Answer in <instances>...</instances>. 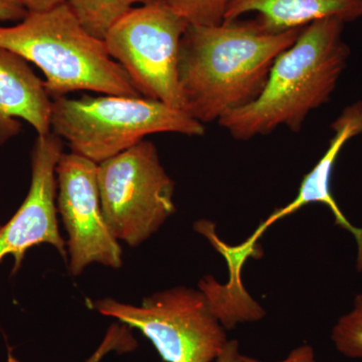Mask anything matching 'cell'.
<instances>
[{
  "instance_id": "1",
  "label": "cell",
  "mask_w": 362,
  "mask_h": 362,
  "mask_svg": "<svg viewBox=\"0 0 362 362\" xmlns=\"http://www.w3.org/2000/svg\"><path fill=\"white\" fill-rule=\"evenodd\" d=\"M301 30L267 32L254 18L188 25L178 58L183 110L204 125L251 104Z\"/></svg>"
},
{
  "instance_id": "2",
  "label": "cell",
  "mask_w": 362,
  "mask_h": 362,
  "mask_svg": "<svg viewBox=\"0 0 362 362\" xmlns=\"http://www.w3.org/2000/svg\"><path fill=\"white\" fill-rule=\"evenodd\" d=\"M344 25L328 18L304 26L276 59L259 96L221 117L218 125L240 141L271 134L282 126L299 132L309 114L329 102L346 69L350 49L343 40Z\"/></svg>"
},
{
  "instance_id": "3",
  "label": "cell",
  "mask_w": 362,
  "mask_h": 362,
  "mask_svg": "<svg viewBox=\"0 0 362 362\" xmlns=\"http://www.w3.org/2000/svg\"><path fill=\"white\" fill-rule=\"evenodd\" d=\"M0 47L9 49L44 73L52 100L76 90L139 97L122 66L82 25L69 4L28 11L14 25H0Z\"/></svg>"
},
{
  "instance_id": "4",
  "label": "cell",
  "mask_w": 362,
  "mask_h": 362,
  "mask_svg": "<svg viewBox=\"0 0 362 362\" xmlns=\"http://www.w3.org/2000/svg\"><path fill=\"white\" fill-rule=\"evenodd\" d=\"M52 132L71 152L99 164L156 133L199 137L204 124L187 112L142 96L62 97L52 102Z\"/></svg>"
},
{
  "instance_id": "5",
  "label": "cell",
  "mask_w": 362,
  "mask_h": 362,
  "mask_svg": "<svg viewBox=\"0 0 362 362\" xmlns=\"http://www.w3.org/2000/svg\"><path fill=\"white\" fill-rule=\"evenodd\" d=\"M90 306L139 330L165 362H213L228 341L226 328L201 289L178 286L144 298L139 306L112 298Z\"/></svg>"
},
{
  "instance_id": "6",
  "label": "cell",
  "mask_w": 362,
  "mask_h": 362,
  "mask_svg": "<svg viewBox=\"0 0 362 362\" xmlns=\"http://www.w3.org/2000/svg\"><path fill=\"white\" fill-rule=\"evenodd\" d=\"M97 176L107 225L130 247L146 242L175 213V181L148 140L98 164Z\"/></svg>"
},
{
  "instance_id": "7",
  "label": "cell",
  "mask_w": 362,
  "mask_h": 362,
  "mask_svg": "<svg viewBox=\"0 0 362 362\" xmlns=\"http://www.w3.org/2000/svg\"><path fill=\"white\" fill-rule=\"evenodd\" d=\"M188 25L165 0H156L128 11L104 42L142 97L183 110L178 58Z\"/></svg>"
},
{
  "instance_id": "8",
  "label": "cell",
  "mask_w": 362,
  "mask_h": 362,
  "mask_svg": "<svg viewBox=\"0 0 362 362\" xmlns=\"http://www.w3.org/2000/svg\"><path fill=\"white\" fill-rule=\"evenodd\" d=\"M56 173L57 202L68 233L66 245L71 275H81L93 263L121 268L122 249L102 211L98 164L74 152H63Z\"/></svg>"
},
{
  "instance_id": "9",
  "label": "cell",
  "mask_w": 362,
  "mask_h": 362,
  "mask_svg": "<svg viewBox=\"0 0 362 362\" xmlns=\"http://www.w3.org/2000/svg\"><path fill=\"white\" fill-rule=\"evenodd\" d=\"M63 141L54 133L37 135L32 151V181L25 201L6 225L0 228V262L13 256L20 268L28 250L49 244L66 258V243L57 218L56 169Z\"/></svg>"
},
{
  "instance_id": "10",
  "label": "cell",
  "mask_w": 362,
  "mask_h": 362,
  "mask_svg": "<svg viewBox=\"0 0 362 362\" xmlns=\"http://www.w3.org/2000/svg\"><path fill=\"white\" fill-rule=\"evenodd\" d=\"M334 135L331 138L329 146L320 160L304 176L298 190L297 197L287 206L276 209L255 230L252 237L240 245L243 249L252 252L261 235L276 221L296 213L305 206L310 204H323L329 207L334 216L335 225L349 230L357 244L356 268L362 272V228L352 225L338 206L331 192V178L335 162L344 145L352 138L362 134V101L349 105L343 109L340 115L331 124Z\"/></svg>"
},
{
  "instance_id": "11",
  "label": "cell",
  "mask_w": 362,
  "mask_h": 362,
  "mask_svg": "<svg viewBox=\"0 0 362 362\" xmlns=\"http://www.w3.org/2000/svg\"><path fill=\"white\" fill-rule=\"evenodd\" d=\"M52 102L28 62L0 47V145L20 133L23 120L37 135L52 132Z\"/></svg>"
},
{
  "instance_id": "12",
  "label": "cell",
  "mask_w": 362,
  "mask_h": 362,
  "mask_svg": "<svg viewBox=\"0 0 362 362\" xmlns=\"http://www.w3.org/2000/svg\"><path fill=\"white\" fill-rule=\"evenodd\" d=\"M256 13L255 21L270 33L303 28L313 21L335 18L352 23L362 18V0H230L225 20Z\"/></svg>"
},
{
  "instance_id": "13",
  "label": "cell",
  "mask_w": 362,
  "mask_h": 362,
  "mask_svg": "<svg viewBox=\"0 0 362 362\" xmlns=\"http://www.w3.org/2000/svg\"><path fill=\"white\" fill-rule=\"evenodd\" d=\"M156 0H66L71 11L90 35L103 40L109 30L135 6Z\"/></svg>"
},
{
  "instance_id": "14",
  "label": "cell",
  "mask_w": 362,
  "mask_h": 362,
  "mask_svg": "<svg viewBox=\"0 0 362 362\" xmlns=\"http://www.w3.org/2000/svg\"><path fill=\"white\" fill-rule=\"evenodd\" d=\"M331 340L343 356L362 359V294L354 298L351 311L338 319Z\"/></svg>"
},
{
  "instance_id": "15",
  "label": "cell",
  "mask_w": 362,
  "mask_h": 362,
  "mask_svg": "<svg viewBox=\"0 0 362 362\" xmlns=\"http://www.w3.org/2000/svg\"><path fill=\"white\" fill-rule=\"evenodd\" d=\"M188 25H218L225 20L230 0H165Z\"/></svg>"
},
{
  "instance_id": "16",
  "label": "cell",
  "mask_w": 362,
  "mask_h": 362,
  "mask_svg": "<svg viewBox=\"0 0 362 362\" xmlns=\"http://www.w3.org/2000/svg\"><path fill=\"white\" fill-rule=\"evenodd\" d=\"M137 346L129 328L125 324H113L106 335L103 341L98 346L96 351L90 356L87 362H101L107 354L112 351L124 354V352L132 351ZM9 362H16L13 359L9 358Z\"/></svg>"
},
{
  "instance_id": "17",
  "label": "cell",
  "mask_w": 362,
  "mask_h": 362,
  "mask_svg": "<svg viewBox=\"0 0 362 362\" xmlns=\"http://www.w3.org/2000/svg\"><path fill=\"white\" fill-rule=\"evenodd\" d=\"M243 362H269L262 361L252 357L243 356ZM273 362H316L315 351L313 347L308 344L300 345L288 354L282 361Z\"/></svg>"
},
{
  "instance_id": "18",
  "label": "cell",
  "mask_w": 362,
  "mask_h": 362,
  "mask_svg": "<svg viewBox=\"0 0 362 362\" xmlns=\"http://www.w3.org/2000/svg\"><path fill=\"white\" fill-rule=\"evenodd\" d=\"M28 13L16 0H0V23L23 21Z\"/></svg>"
},
{
  "instance_id": "19",
  "label": "cell",
  "mask_w": 362,
  "mask_h": 362,
  "mask_svg": "<svg viewBox=\"0 0 362 362\" xmlns=\"http://www.w3.org/2000/svg\"><path fill=\"white\" fill-rule=\"evenodd\" d=\"M28 11H45L66 2V0H16Z\"/></svg>"
},
{
  "instance_id": "20",
  "label": "cell",
  "mask_w": 362,
  "mask_h": 362,
  "mask_svg": "<svg viewBox=\"0 0 362 362\" xmlns=\"http://www.w3.org/2000/svg\"><path fill=\"white\" fill-rule=\"evenodd\" d=\"M214 362H243V354L240 352L239 342L228 340L223 352Z\"/></svg>"
},
{
  "instance_id": "21",
  "label": "cell",
  "mask_w": 362,
  "mask_h": 362,
  "mask_svg": "<svg viewBox=\"0 0 362 362\" xmlns=\"http://www.w3.org/2000/svg\"><path fill=\"white\" fill-rule=\"evenodd\" d=\"M0 228H1V225H0Z\"/></svg>"
}]
</instances>
